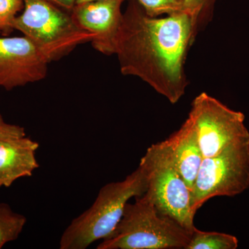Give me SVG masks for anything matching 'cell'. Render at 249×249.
<instances>
[{
    "label": "cell",
    "mask_w": 249,
    "mask_h": 249,
    "mask_svg": "<svg viewBox=\"0 0 249 249\" xmlns=\"http://www.w3.org/2000/svg\"><path fill=\"white\" fill-rule=\"evenodd\" d=\"M199 27L188 11L152 18L137 0H129L114 45L121 73L140 78L172 104L178 103L188 85L185 62Z\"/></svg>",
    "instance_id": "1"
},
{
    "label": "cell",
    "mask_w": 249,
    "mask_h": 249,
    "mask_svg": "<svg viewBox=\"0 0 249 249\" xmlns=\"http://www.w3.org/2000/svg\"><path fill=\"white\" fill-rule=\"evenodd\" d=\"M147 190L146 167L138 168L124 180L107 183L96 200L65 229L60 240V249H85L96 241L106 238L113 231L132 197L143 196Z\"/></svg>",
    "instance_id": "2"
},
{
    "label": "cell",
    "mask_w": 249,
    "mask_h": 249,
    "mask_svg": "<svg viewBox=\"0 0 249 249\" xmlns=\"http://www.w3.org/2000/svg\"><path fill=\"white\" fill-rule=\"evenodd\" d=\"M192 233L160 212L145 193L126 204L121 220L97 249H186Z\"/></svg>",
    "instance_id": "3"
},
{
    "label": "cell",
    "mask_w": 249,
    "mask_h": 249,
    "mask_svg": "<svg viewBox=\"0 0 249 249\" xmlns=\"http://www.w3.org/2000/svg\"><path fill=\"white\" fill-rule=\"evenodd\" d=\"M23 9L15 19L14 29L29 38L49 63L93 39L92 34L78 26L71 14L49 0H24Z\"/></svg>",
    "instance_id": "4"
},
{
    "label": "cell",
    "mask_w": 249,
    "mask_h": 249,
    "mask_svg": "<svg viewBox=\"0 0 249 249\" xmlns=\"http://www.w3.org/2000/svg\"><path fill=\"white\" fill-rule=\"evenodd\" d=\"M141 161L147 169L145 195L162 214L193 232L196 213L192 207V191L175 168L163 142L148 147Z\"/></svg>",
    "instance_id": "5"
},
{
    "label": "cell",
    "mask_w": 249,
    "mask_h": 249,
    "mask_svg": "<svg viewBox=\"0 0 249 249\" xmlns=\"http://www.w3.org/2000/svg\"><path fill=\"white\" fill-rule=\"evenodd\" d=\"M249 188V141L204 158L192 191V207L196 213L214 196H235Z\"/></svg>",
    "instance_id": "6"
},
{
    "label": "cell",
    "mask_w": 249,
    "mask_h": 249,
    "mask_svg": "<svg viewBox=\"0 0 249 249\" xmlns=\"http://www.w3.org/2000/svg\"><path fill=\"white\" fill-rule=\"evenodd\" d=\"M188 117L194 124L204 158L249 141L245 114L232 110L207 93H201L193 100Z\"/></svg>",
    "instance_id": "7"
},
{
    "label": "cell",
    "mask_w": 249,
    "mask_h": 249,
    "mask_svg": "<svg viewBox=\"0 0 249 249\" xmlns=\"http://www.w3.org/2000/svg\"><path fill=\"white\" fill-rule=\"evenodd\" d=\"M49 64L26 36L0 37V88L10 91L45 79Z\"/></svg>",
    "instance_id": "8"
},
{
    "label": "cell",
    "mask_w": 249,
    "mask_h": 249,
    "mask_svg": "<svg viewBox=\"0 0 249 249\" xmlns=\"http://www.w3.org/2000/svg\"><path fill=\"white\" fill-rule=\"evenodd\" d=\"M126 0H98L75 4L72 18L82 29L93 36L91 45L104 55H114V45L120 28L121 7Z\"/></svg>",
    "instance_id": "9"
},
{
    "label": "cell",
    "mask_w": 249,
    "mask_h": 249,
    "mask_svg": "<svg viewBox=\"0 0 249 249\" xmlns=\"http://www.w3.org/2000/svg\"><path fill=\"white\" fill-rule=\"evenodd\" d=\"M163 142L177 170L193 191L204 157L191 119L188 117L179 129Z\"/></svg>",
    "instance_id": "10"
},
{
    "label": "cell",
    "mask_w": 249,
    "mask_h": 249,
    "mask_svg": "<svg viewBox=\"0 0 249 249\" xmlns=\"http://www.w3.org/2000/svg\"><path fill=\"white\" fill-rule=\"evenodd\" d=\"M39 146L38 142L27 137L0 139V188L32 176L40 166L36 157Z\"/></svg>",
    "instance_id": "11"
},
{
    "label": "cell",
    "mask_w": 249,
    "mask_h": 249,
    "mask_svg": "<svg viewBox=\"0 0 249 249\" xmlns=\"http://www.w3.org/2000/svg\"><path fill=\"white\" fill-rule=\"evenodd\" d=\"M238 247L237 237L218 232H205L196 228L192 233L186 249H235Z\"/></svg>",
    "instance_id": "12"
},
{
    "label": "cell",
    "mask_w": 249,
    "mask_h": 249,
    "mask_svg": "<svg viewBox=\"0 0 249 249\" xmlns=\"http://www.w3.org/2000/svg\"><path fill=\"white\" fill-rule=\"evenodd\" d=\"M27 223V218L15 213L9 205L0 203V249L17 240Z\"/></svg>",
    "instance_id": "13"
},
{
    "label": "cell",
    "mask_w": 249,
    "mask_h": 249,
    "mask_svg": "<svg viewBox=\"0 0 249 249\" xmlns=\"http://www.w3.org/2000/svg\"><path fill=\"white\" fill-rule=\"evenodd\" d=\"M147 15L152 18L186 11L184 0H137Z\"/></svg>",
    "instance_id": "14"
},
{
    "label": "cell",
    "mask_w": 249,
    "mask_h": 249,
    "mask_svg": "<svg viewBox=\"0 0 249 249\" xmlns=\"http://www.w3.org/2000/svg\"><path fill=\"white\" fill-rule=\"evenodd\" d=\"M24 8V0H0V31L10 32L14 29L18 12Z\"/></svg>",
    "instance_id": "15"
},
{
    "label": "cell",
    "mask_w": 249,
    "mask_h": 249,
    "mask_svg": "<svg viewBox=\"0 0 249 249\" xmlns=\"http://www.w3.org/2000/svg\"><path fill=\"white\" fill-rule=\"evenodd\" d=\"M187 11L197 19L199 25L211 16L216 0H184Z\"/></svg>",
    "instance_id": "16"
},
{
    "label": "cell",
    "mask_w": 249,
    "mask_h": 249,
    "mask_svg": "<svg viewBox=\"0 0 249 249\" xmlns=\"http://www.w3.org/2000/svg\"><path fill=\"white\" fill-rule=\"evenodd\" d=\"M24 137H26L24 127L5 122L0 114V139H18Z\"/></svg>",
    "instance_id": "17"
},
{
    "label": "cell",
    "mask_w": 249,
    "mask_h": 249,
    "mask_svg": "<svg viewBox=\"0 0 249 249\" xmlns=\"http://www.w3.org/2000/svg\"><path fill=\"white\" fill-rule=\"evenodd\" d=\"M49 1L56 5L58 7L61 8L62 9L71 12L76 4V0H49Z\"/></svg>",
    "instance_id": "18"
},
{
    "label": "cell",
    "mask_w": 249,
    "mask_h": 249,
    "mask_svg": "<svg viewBox=\"0 0 249 249\" xmlns=\"http://www.w3.org/2000/svg\"><path fill=\"white\" fill-rule=\"evenodd\" d=\"M98 1V0H76V4H83V3L89 2V1Z\"/></svg>",
    "instance_id": "19"
}]
</instances>
